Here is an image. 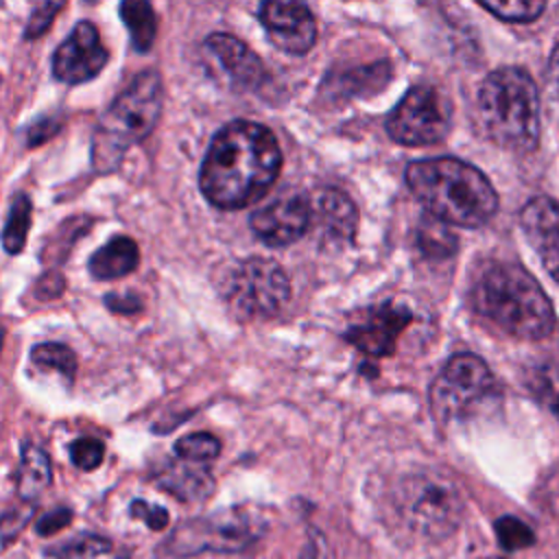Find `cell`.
I'll list each match as a JSON object with an SVG mask.
<instances>
[{"instance_id":"cell-1","label":"cell","mask_w":559,"mask_h":559,"mask_svg":"<svg viewBox=\"0 0 559 559\" xmlns=\"http://www.w3.org/2000/svg\"><path fill=\"white\" fill-rule=\"evenodd\" d=\"M282 151L271 129L251 120H234L212 138L199 186L221 210H240L258 201L277 179Z\"/></svg>"},{"instance_id":"cell-2","label":"cell","mask_w":559,"mask_h":559,"mask_svg":"<svg viewBox=\"0 0 559 559\" xmlns=\"http://www.w3.org/2000/svg\"><path fill=\"white\" fill-rule=\"evenodd\" d=\"M469 304L476 314L515 338L542 341L555 328L552 304L544 288L515 262H485L474 275Z\"/></svg>"},{"instance_id":"cell-3","label":"cell","mask_w":559,"mask_h":559,"mask_svg":"<svg viewBox=\"0 0 559 559\" xmlns=\"http://www.w3.org/2000/svg\"><path fill=\"white\" fill-rule=\"evenodd\" d=\"M406 183L428 214L445 225L480 227L498 210L491 181L476 166L456 157L411 162Z\"/></svg>"},{"instance_id":"cell-4","label":"cell","mask_w":559,"mask_h":559,"mask_svg":"<svg viewBox=\"0 0 559 559\" xmlns=\"http://www.w3.org/2000/svg\"><path fill=\"white\" fill-rule=\"evenodd\" d=\"M485 135L511 151L531 153L539 144V94L524 68L507 66L489 72L476 94Z\"/></svg>"},{"instance_id":"cell-5","label":"cell","mask_w":559,"mask_h":559,"mask_svg":"<svg viewBox=\"0 0 559 559\" xmlns=\"http://www.w3.org/2000/svg\"><path fill=\"white\" fill-rule=\"evenodd\" d=\"M164 103L162 76L155 70L138 74L103 114L92 142V162L98 173L114 170L122 155L144 140L157 124Z\"/></svg>"},{"instance_id":"cell-6","label":"cell","mask_w":559,"mask_h":559,"mask_svg":"<svg viewBox=\"0 0 559 559\" xmlns=\"http://www.w3.org/2000/svg\"><path fill=\"white\" fill-rule=\"evenodd\" d=\"M391 509L397 528L408 539L439 544L459 528L463 498L448 476L424 469L400 480Z\"/></svg>"},{"instance_id":"cell-7","label":"cell","mask_w":559,"mask_h":559,"mask_svg":"<svg viewBox=\"0 0 559 559\" xmlns=\"http://www.w3.org/2000/svg\"><path fill=\"white\" fill-rule=\"evenodd\" d=\"M496 391V380L487 362L469 352L454 354L430 386V408L435 417L448 421L469 415Z\"/></svg>"},{"instance_id":"cell-8","label":"cell","mask_w":559,"mask_h":559,"mask_svg":"<svg viewBox=\"0 0 559 559\" xmlns=\"http://www.w3.org/2000/svg\"><path fill=\"white\" fill-rule=\"evenodd\" d=\"M225 297L245 319L273 317L290 297V280L275 260L249 258L231 271Z\"/></svg>"},{"instance_id":"cell-9","label":"cell","mask_w":559,"mask_h":559,"mask_svg":"<svg viewBox=\"0 0 559 559\" xmlns=\"http://www.w3.org/2000/svg\"><path fill=\"white\" fill-rule=\"evenodd\" d=\"M264 531V522L249 509H229L210 518L190 520L181 524L170 548L179 555L197 552H238L251 546Z\"/></svg>"},{"instance_id":"cell-10","label":"cell","mask_w":559,"mask_h":559,"mask_svg":"<svg viewBox=\"0 0 559 559\" xmlns=\"http://www.w3.org/2000/svg\"><path fill=\"white\" fill-rule=\"evenodd\" d=\"M452 124L448 98L432 85H413L386 116V133L404 146L441 142Z\"/></svg>"},{"instance_id":"cell-11","label":"cell","mask_w":559,"mask_h":559,"mask_svg":"<svg viewBox=\"0 0 559 559\" xmlns=\"http://www.w3.org/2000/svg\"><path fill=\"white\" fill-rule=\"evenodd\" d=\"M249 225L264 245L288 247L310 229V199L299 192H284L255 210Z\"/></svg>"},{"instance_id":"cell-12","label":"cell","mask_w":559,"mask_h":559,"mask_svg":"<svg viewBox=\"0 0 559 559\" xmlns=\"http://www.w3.org/2000/svg\"><path fill=\"white\" fill-rule=\"evenodd\" d=\"M109 52L92 22H79L59 44L52 57V74L57 81L79 85L94 79L107 63Z\"/></svg>"},{"instance_id":"cell-13","label":"cell","mask_w":559,"mask_h":559,"mask_svg":"<svg viewBox=\"0 0 559 559\" xmlns=\"http://www.w3.org/2000/svg\"><path fill=\"white\" fill-rule=\"evenodd\" d=\"M275 48L286 55H306L317 41V22L301 2H264L258 11Z\"/></svg>"},{"instance_id":"cell-14","label":"cell","mask_w":559,"mask_h":559,"mask_svg":"<svg viewBox=\"0 0 559 559\" xmlns=\"http://www.w3.org/2000/svg\"><path fill=\"white\" fill-rule=\"evenodd\" d=\"M310 234L321 245L352 242L358 229V210L354 201L334 188H319L310 197Z\"/></svg>"},{"instance_id":"cell-15","label":"cell","mask_w":559,"mask_h":559,"mask_svg":"<svg viewBox=\"0 0 559 559\" xmlns=\"http://www.w3.org/2000/svg\"><path fill=\"white\" fill-rule=\"evenodd\" d=\"M520 227L544 269L559 284V201L533 197L520 210Z\"/></svg>"},{"instance_id":"cell-16","label":"cell","mask_w":559,"mask_h":559,"mask_svg":"<svg viewBox=\"0 0 559 559\" xmlns=\"http://www.w3.org/2000/svg\"><path fill=\"white\" fill-rule=\"evenodd\" d=\"M411 310L393 304L371 308L367 317L345 332V338L369 356H389L395 349L397 336L411 323Z\"/></svg>"},{"instance_id":"cell-17","label":"cell","mask_w":559,"mask_h":559,"mask_svg":"<svg viewBox=\"0 0 559 559\" xmlns=\"http://www.w3.org/2000/svg\"><path fill=\"white\" fill-rule=\"evenodd\" d=\"M203 46L216 66L227 74L231 85L253 90L266 79V68L260 57L238 37L229 33H212Z\"/></svg>"},{"instance_id":"cell-18","label":"cell","mask_w":559,"mask_h":559,"mask_svg":"<svg viewBox=\"0 0 559 559\" xmlns=\"http://www.w3.org/2000/svg\"><path fill=\"white\" fill-rule=\"evenodd\" d=\"M155 485H159L164 491L173 493L183 502L203 500L214 491L212 474L203 465L181 459L177 463L164 465L155 474Z\"/></svg>"},{"instance_id":"cell-19","label":"cell","mask_w":559,"mask_h":559,"mask_svg":"<svg viewBox=\"0 0 559 559\" xmlns=\"http://www.w3.org/2000/svg\"><path fill=\"white\" fill-rule=\"evenodd\" d=\"M140 260V251L133 238L114 236L107 245L96 249L90 258V273L96 280H118L129 275Z\"/></svg>"},{"instance_id":"cell-20","label":"cell","mask_w":559,"mask_h":559,"mask_svg":"<svg viewBox=\"0 0 559 559\" xmlns=\"http://www.w3.org/2000/svg\"><path fill=\"white\" fill-rule=\"evenodd\" d=\"M52 480L50 461L46 452L33 443L22 445V459L17 469V493L22 500L37 498Z\"/></svg>"},{"instance_id":"cell-21","label":"cell","mask_w":559,"mask_h":559,"mask_svg":"<svg viewBox=\"0 0 559 559\" xmlns=\"http://www.w3.org/2000/svg\"><path fill=\"white\" fill-rule=\"evenodd\" d=\"M118 13L131 33L133 48L138 52H146L153 46L155 33H157V17L153 7L144 0H124Z\"/></svg>"},{"instance_id":"cell-22","label":"cell","mask_w":559,"mask_h":559,"mask_svg":"<svg viewBox=\"0 0 559 559\" xmlns=\"http://www.w3.org/2000/svg\"><path fill=\"white\" fill-rule=\"evenodd\" d=\"M417 249L428 258H448L456 251V236L448 229L445 223L430 216L421 221V225L415 231Z\"/></svg>"},{"instance_id":"cell-23","label":"cell","mask_w":559,"mask_h":559,"mask_svg":"<svg viewBox=\"0 0 559 559\" xmlns=\"http://www.w3.org/2000/svg\"><path fill=\"white\" fill-rule=\"evenodd\" d=\"M109 550H111L109 539L94 533H81L68 542L50 546L46 555L55 559H96Z\"/></svg>"},{"instance_id":"cell-24","label":"cell","mask_w":559,"mask_h":559,"mask_svg":"<svg viewBox=\"0 0 559 559\" xmlns=\"http://www.w3.org/2000/svg\"><path fill=\"white\" fill-rule=\"evenodd\" d=\"M526 389L542 406L559 415V371L550 365H533L526 373Z\"/></svg>"},{"instance_id":"cell-25","label":"cell","mask_w":559,"mask_h":559,"mask_svg":"<svg viewBox=\"0 0 559 559\" xmlns=\"http://www.w3.org/2000/svg\"><path fill=\"white\" fill-rule=\"evenodd\" d=\"M28 225H31V201H28V197L17 194L11 203V210H9V216L4 223V234H2V242L9 253L22 251V247L26 242Z\"/></svg>"},{"instance_id":"cell-26","label":"cell","mask_w":559,"mask_h":559,"mask_svg":"<svg viewBox=\"0 0 559 559\" xmlns=\"http://www.w3.org/2000/svg\"><path fill=\"white\" fill-rule=\"evenodd\" d=\"M31 358L37 367L41 369H55L57 373H61L66 380H74L76 373V356L70 347L61 345V343H39L33 347Z\"/></svg>"},{"instance_id":"cell-27","label":"cell","mask_w":559,"mask_h":559,"mask_svg":"<svg viewBox=\"0 0 559 559\" xmlns=\"http://www.w3.org/2000/svg\"><path fill=\"white\" fill-rule=\"evenodd\" d=\"M218 452H221V441L210 432H192L177 439L175 443L177 459L199 463V465L216 459Z\"/></svg>"},{"instance_id":"cell-28","label":"cell","mask_w":559,"mask_h":559,"mask_svg":"<svg viewBox=\"0 0 559 559\" xmlns=\"http://www.w3.org/2000/svg\"><path fill=\"white\" fill-rule=\"evenodd\" d=\"M478 4L507 22H533L546 9L542 0H480Z\"/></svg>"},{"instance_id":"cell-29","label":"cell","mask_w":559,"mask_h":559,"mask_svg":"<svg viewBox=\"0 0 559 559\" xmlns=\"http://www.w3.org/2000/svg\"><path fill=\"white\" fill-rule=\"evenodd\" d=\"M493 528H496V537L504 550H520V548H528L535 544L533 531L522 520H518L513 515H502L500 520H496Z\"/></svg>"},{"instance_id":"cell-30","label":"cell","mask_w":559,"mask_h":559,"mask_svg":"<svg viewBox=\"0 0 559 559\" xmlns=\"http://www.w3.org/2000/svg\"><path fill=\"white\" fill-rule=\"evenodd\" d=\"M103 456H105V445L94 437H81L70 445V461L74 463V467L83 472L96 469L103 463Z\"/></svg>"},{"instance_id":"cell-31","label":"cell","mask_w":559,"mask_h":559,"mask_svg":"<svg viewBox=\"0 0 559 559\" xmlns=\"http://www.w3.org/2000/svg\"><path fill=\"white\" fill-rule=\"evenodd\" d=\"M63 9V2H41L31 11L28 24L24 28V37L26 39H35L41 33H46V28L52 24L55 15Z\"/></svg>"},{"instance_id":"cell-32","label":"cell","mask_w":559,"mask_h":559,"mask_svg":"<svg viewBox=\"0 0 559 559\" xmlns=\"http://www.w3.org/2000/svg\"><path fill=\"white\" fill-rule=\"evenodd\" d=\"M131 515L146 522L148 528L162 531L168 526V511L159 504H151L146 500H133L131 502Z\"/></svg>"},{"instance_id":"cell-33","label":"cell","mask_w":559,"mask_h":559,"mask_svg":"<svg viewBox=\"0 0 559 559\" xmlns=\"http://www.w3.org/2000/svg\"><path fill=\"white\" fill-rule=\"evenodd\" d=\"M70 522H72V511L66 509V507H59V509H55V511L41 515V518L37 520V524H35V531H37L41 537H46V535H52V533L66 528Z\"/></svg>"},{"instance_id":"cell-34","label":"cell","mask_w":559,"mask_h":559,"mask_svg":"<svg viewBox=\"0 0 559 559\" xmlns=\"http://www.w3.org/2000/svg\"><path fill=\"white\" fill-rule=\"evenodd\" d=\"M105 304L111 312H122V314H135L138 310H142V301L133 293H127V295L109 293V295H105Z\"/></svg>"},{"instance_id":"cell-35","label":"cell","mask_w":559,"mask_h":559,"mask_svg":"<svg viewBox=\"0 0 559 559\" xmlns=\"http://www.w3.org/2000/svg\"><path fill=\"white\" fill-rule=\"evenodd\" d=\"M28 513H31V507H28V509H24V511L15 509V511H7V513H4V518H2L4 546H7V544L13 539V535L24 526V522L28 520Z\"/></svg>"},{"instance_id":"cell-36","label":"cell","mask_w":559,"mask_h":559,"mask_svg":"<svg viewBox=\"0 0 559 559\" xmlns=\"http://www.w3.org/2000/svg\"><path fill=\"white\" fill-rule=\"evenodd\" d=\"M548 70H550V83L555 87L557 100H559V44L552 48L550 52V61H548Z\"/></svg>"},{"instance_id":"cell-37","label":"cell","mask_w":559,"mask_h":559,"mask_svg":"<svg viewBox=\"0 0 559 559\" xmlns=\"http://www.w3.org/2000/svg\"><path fill=\"white\" fill-rule=\"evenodd\" d=\"M299 559H321V548L317 546L314 537L306 544V548H304V552H301V557H299Z\"/></svg>"},{"instance_id":"cell-38","label":"cell","mask_w":559,"mask_h":559,"mask_svg":"<svg viewBox=\"0 0 559 559\" xmlns=\"http://www.w3.org/2000/svg\"><path fill=\"white\" fill-rule=\"evenodd\" d=\"M489 559H504V557H489Z\"/></svg>"},{"instance_id":"cell-39","label":"cell","mask_w":559,"mask_h":559,"mask_svg":"<svg viewBox=\"0 0 559 559\" xmlns=\"http://www.w3.org/2000/svg\"><path fill=\"white\" fill-rule=\"evenodd\" d=\"M118 559H129V557H127V555H124V557H118Z\"/></svg>"}]
</instances>
